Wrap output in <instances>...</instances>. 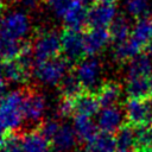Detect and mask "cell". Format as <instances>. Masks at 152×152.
<instances>
[{
	"instance_id": "1",
	"label": "cell",
	"mask_w": 152,
	"mask_h": 152,
	"mask_svg": "<svg viewBox=\"0 0 152 152\" xmlns=\"http://www.w3.org/2000/svg\"><path fill=\"white\" fill-rule=\"evenodd\" d=\"M25 94L21 90L10 91L0 103V131L4 133H13L18 129L23 121V102Z\"/></svg>"
},
{
	"instance_id": "2",
	"label": "cell",
	"mask_w": 152,
	"mask_h": 152,
	"mask_svg": "<svg viewBox=\"0 0 152 152\" xmlns=\"http://www.w3.org/2000/svg\"><path fill=\"white\" fill-rule=\"evenodd\" d=\"M68 61L62 57H56L44 62L36 63L33 74L39 82L48 86L61 84L63 78L68 75Z\"/></svg>"
},
{
	"instance_id": "3",
	"label": "cell",
	"mask_w": 152,
	"mask_h": 152,
	"mask_svg": "<svg viewBox=\"0 0 152 152\" xmlns=\"http://www.w3.org/2000/svg\"><path fill=\"white\" fill-rule=\"evenodd\" d=\"M32 52L36 63L58 57L62 52L61 36L56 31L40 32L32 44Z\"/></svg>"
},
{
	"instance_id": "4",
	"label": "cell",
	"mask_w": 152,
	"mask_h": 152,
	"mask_svg": "<svg viewBox=\"0 0 152 152\" xmlns=\"http://www.w3.org/2000/svg\"><path fill=\"white\" fill-rule=\"evenodd\" d=\"M75 75L81 82L83 89H87L89 93H96L100 88V77H101V64L95 57H88L77 63L75 69Z\"/></svg>"
},
{
	"instance_id": "5",
	"label": "cell",
	"mask_w": 152,
	"mask_h": 152,
	"mask_svg": "<svg viewBox=\"0 0 152 152\" xmlns=\"http://www.w3.org/2000/svg\"><path fill=\"white\" fill-rule=\"evenodd\" d=\"M30 31V18L23 11H12L1 21V34L20 40L26 37ZM21 42V40H20Z\"/></svg>"
},
{
	"instance_id": "6",
	"label": "cell",
	"mask_w": 152,
	"mask_h": 152,
	"mask_svg": "<svg viewBox=\"0 0 152 152\" xmlns=\"http://www.w3.org/2000/svg\"><path fill=\"white\" fill-rule=\"evenodd\" d=\"M124 112L128 125L133 127L146 126L152 119V104L147 99H128Z\"/></svg>"
},
{
	"instance_id": "7",
	"label": "cell",
	"mask_w": 152,
	"mask_h": 152,
	"mask_svg": "<svg viewBox=\"0 0 152 152\" xmlns=\"http://www.w3.org/2000/svg\"><path fill=\"white\" fill-rule=\"evenodd\" d=\"M62 53L68 62H77L86 55L84 34L81 31L65 28L61 34Z\"/></svg>"
},
{
	"instance_id": "8",
	"label": "cell",
	"mask_w": 152,
	"mask_h": 152,
	"mask_svg": "<svg viewBox=\"0 0 152 152\" xmlns=\"http://www.w3.org/2000/svg\"><path fill=\"white\" fill-rule=\"evenodd\" d=\"M125 112L119 106L102 108L96 118V125L100 132L114 135L125 124Z\"/></svg>"
},
{
	"instance_id": "9",
	"label": "cell",
	"mask_w": 152,
	"mask_h": 152,
	"mask_svg": "<svg viewBox=\"0 0 152 152\" xmlns=\"http://www.w3.org/2000/svg\"><path fill=\"white\" fill-rule=\"evenodd\" d=\"M46 112V100L38 91H28L25 94L23 102L24 120L30 124H42Z\"/></svg>"
},
{
	"instance_id": "10",
	"label": "cell",
	"mask_w": 152,
	"mask_h": 152,
	"mask_svg": "<svg viewBox=\"0 0 152 152\" xmlns=\"http://www.w3.org/2000/svg\"><path fill=\"white\" fill-rule=\"evenodd\" d=\"M78 141L80 140L74 131L72 125L62 124L57 133L50 140V144L56 152H76Z\"/></svg>"
},
{
	"instance_id": "11",
	"label": "cell",
	"mask_w": 152,
	"mask_h": 152,
	"mask_svg": "<svg viewBox=\"0 0 152 152\" xmlns=\"http://www.w3.org/2000/svg\"><path fill=\"white\" fill-rule=\"evenodd\" d=\"M116 18V7L113 4H95L88 12V24L94 28H107Z\"/></svg>"
},
{
	"instance_id": "12",
	"label": "cell",
	"mask_w": 152,
	"mask_h": 152,
	"mask_svg": "<svg viewBox=\"0 0 152 152\" xmlns=\"http://www.w3.org/2000/svg\"><path fill=\"white\" fill-rule=\"evenodd\" d=\"M88 12L89 10H87L86 5H83L78 0H72L69 10L63 17L66 28L81 31L86 26V24H88Z\"/></svg>"
},
{
	"instance_id": "13",
	"label": "cell",
	"mask_w": 152,
	"mask_h": 152,
	"mask_svg": "<svg viewBox=\"0 0 152 152\" xmlns=\"http://www.w3.org/2000/svg\"><path fill=\"white\" fill-rule=\"evenodd\" d=\"M110 36L108 28H94L90 27L89 31L84 33V48L86 55L94 56L99 53L109 42Z\"/></svg>"
},
{
	"instance_id": "14",
	"label": "cell",
	"mask_w": 152,
	"mask_h": 152,
	"mask_svg": "<svg viewBox=\"0 0 152 152\" xmlns=\"http://www.w3.org/2000/svg\"><path fill=\"white\" fill-rule=\"evenodd\" d=\"M121 86L118 82L108 81L100 86V88L96 90L95 95L99 100V103L102 108L106 107H113L118 106V102L121 97Z\"/></svg>"
},
{
	"instance_id": "15",
	"label": "cell",
	"mask_w": 152,
	"mask_h": 152,
	"mask_svg": "<svg viewBox=\"0 0 152 152\" xmlns=\"http://www.w3.org/2000/svg\"><path fill=\"white\" fill-rule=\"evenodd\" d=\"M75 106V115H83L88 118H93L99 114L100 103L94 93H82L74 100Z\"/></svg>"
},
{
	"instance_id": "16",
	"label": "cell",
	"mask_w": 152,
	"mask_h": 152,
	"mask_svg": "<svg viewBox=\"0 0 152 152\" xmlns=\"http://www.w3.org/2000/svg\"><path fill=\"white\" fill-rule=\"evenodd\" d=\"M72 127L78 140L84 141L86 144L89 142L91 139H94L99 133L96 122H94L91 118L83 115H74Z\"/></svg>"
},
{
	"instance_id": "17",
	"label": "cell",
	"mask_w": 152,
	"mask_h": 152,
	"mask_svg": "<svg viewBox=\"0 0 152 152\" xmlns=\"http://www.w3.org/2000/svg\"><path fill=\"white\" fill-rule=\"evenodd\" d=\"M152 74V59L146 53L138 55L129 61L127 78H150Z\"/></svg>"
},
{
	"instance_id": "18",
	"label": "cell",
	"mask_w": 152,
	"mask_h": 152,
	"mask_svg": "<svg viewBox=\"0 0 152 152\" xmlns=\"http://www.w3.org/2000/svg\"><path fill=\"white\" fill-rule=\"evenodd\" d=\"M21 138L23 152H50L51 144L38 128L27 131Z\"/></svg>"
},
{
	"instance_id": "19",
	"label": "cell",
	"mask_w": 152,
	"mask_h": 152,
	"mask_svg": "<svg viewBox=\"0 0 152 152\" xmlns=\"http://www.w3.org/2000/svg\"><path fill=\"white\" fill-rule=\"evenodd\" d=\"M31 72H33V70H31L27 66H25L18 58L13 59V61L4 62L2 74L5 76V78L7 81H10V82L23 83L30 77Z\"/></svg>"
},
{
	"instance_id": "20",
	"label": "cell",
	"mask_w": 152,
	"mask_h": 152,
	"mask_svg": "<svg viewBox=\"0 0 152 152\" xmlns=\"http://www.w3.org/2000/svg\"><path fill=\"white\" fill-rule=\"evenodd\" d=\"M131 38L144 50V48L152 42V18L146 17L138 19L132 28Z\"/></svg>"
},
{
	"instance_id": "21",
	"label": "cell",
	"mask_w": 152,
	"mask_h": 152,
	"mask_svg": "<svg viewBox=\"0 0 152 152\" xmlns=\"http://www.w3.org/2000/svg\"><path fill=\"white\" fill-rule=\"evenodd\" d=\"M115 138L112 134L99 132L97 135L86 144L84 152H116Z\"/></svg>"
},
{
	"instance_id": "22",
	"label": "cell",
	"mask_w": 152,
	"mask_h": 152,
	"mask_svg": "<svg viewBox=\"0 0 152 152\" xmlns=\"http://www.w3.org/2000/svg\"><path fill=\"white\" fill-rule=\"evenodd\" d=\"M110 39L115 43H122L126 42L127 39H129V34H131V24L128 21V19L124 15H118L113 23L109 25L108 28Z\"/></svg>"
},
{
	"instance_id": "23",
	"label": "cell",
	"mask_w": 152,
	"mask_h": 152,
	"mask_svg": "<svg viewBox=\"0 0 152 152\" xmlns=\"http://www.w3.org/2000/svg\"><path fill=\"white\" fill-rule=\"evenodd\" d=\"M25 42L11 39L0 33V59L4 62L13 61L19 57Z\"/></svg>"
},
{
	"instance_id": "24",
	"label": "cell",
	"mask_w": 152,
	"mask_h": 152,
	"mask_svg": "<svg viewBox=\"0 0 152 152\" xmlns=\"http://www.w3.org/2000/svg\"><path fill=\"white\" fill-rule=\"evenodd\" d=\"M125 89L129 99H147L151 95L150 78H127Z\"/></svg>"
},
{
	"instance_id": "25",
	"label": "cell",
	"mask_w": 152,
	"mask_h": 152,
	"mask_svg": "<svg viewBox=\"0 0 152 152\" xmlns=\"http://www.w3.org/2000/svg\"><path fill=\"white\" fill-rule=\"evenodd\" d=\"M140 51H141V48L132 38H129L126 42L115 44L113 50V57L118 62H126L140 55Z\"/></svg>"
},
{
	"instance_id": "26",
	"label": "cell",
	"mask_w": 152,
	"mask_h": 152,
	"mask_svg": "<svg viewBox=\"0 0 152 152\" xmlns=\"http://www.w3.org/2000/svg\"><path fill=\"white\" fill-rule=\"evenodd\" d=\"M118 151H128L135 148V129L131 125H124L114 135Z\"/></svg>"
},
{
	"instance_id": "27",
	"label": "cell",
	"mask_w": 152,
	"mask_h": 152,
	"mask_svg": "<svg viewBox=\"0 0 152 152\" xmlns=\"http://www.w3.org/2000/svg\"><path fill=\"white\" fill-rule=\"evenodd\" d=\"M59 90L63 99L75 100L83 93V87L75 74H68L59 84Z\"/></svg>"
},
{
	"instance_id": "28",
	"label": "cell",
	"mask_w": 152,
	"mask_h": 152,
	"mask_svg": "<svg viewBox=\"0 0 152 152\" xmlns=\"http://www.w3.org/2000/svg\"><path fill=\"white\" fill-rule=\"evenodd\" d=\"M122 5L131 17L138 19L148 17L152 8L151 0H122Z\"/></svg>"
},
{
	"instance_id": "29",
	"label": "cell",
	"mask_w": 152,
	"mask_h": 152,
	"mask_svg": "<svg viewBox=\"0 0 152 152\" xmlns=\"http://www.w3.org/2000/svg\"><path fill=\"white\" fill-rule=\"evenodd\" d=\"M135 129V150L152 148V131L151 127L140 126L134 127Z\"/></svg>"
},
{
	"instance_id": "30",
	"label": "cell",
	"mask_w": 152,
	"mask_h": 152,
	"mask_svg": "<svg viewBox=\"0 0 152 152\" xmlns=\"http://www.w3.org/2000/svg\"><path fill=\"white\" fill-rule=\"evenodd\" d=\"M1 152H23V138L17 133H6Z\"/></svg>"
},
{
	"instance_id": "31",
	"label": "cell",
	"mask_w": 152,
	"mask_h": 152,
	"mask_svg": "<svg viewBox=\"0 0 152 152\" xmlns=\"http://www.w3.org/2000/svg\"><path fill=\"white\" fill-rule=\"evenodd\" d=\"M61 125H62V122L58 119H56V118H49V119L44 120L40 124V126H39L38 129L50 141L53 138V135L57 133V131L59 129Z\"/></svg>"
},
{
	"instance_id": "32",
	"label": "cell",
	"mask_w": 152,
	"mask_h": 152,
	"mask_svg": "<svg viewBox=\"0 0 152 152\" xmlns=\"http://www.w3.org/2000/svg\"><path fill=\"white\" fill-rule=\"evenodd\" d=\"M48 6L50 7V10L57 15L63 18L64 14L66 13V11L69 10L72 0H45Z\"/></svg>"
},
{
	"instance_id": "33",
	"label": "cell",
	"mask_w": 152,
	"mask_h": 152,
	"mask_svg": "<svg viewBox=\"0 0 152 152\" xmlns=\"http://www.w3.org/2000/svg\"><path fill=\"white\" fill-rule=\"evenodd\" d=\"M75 115V106L74 100L70 99H62L58 104V115L62 118H68L70 115Z\"/></svg>"
},
{
	"instance_id": "34",
	"label": "cell",
	"mask_w": 152,
	"mask_h": 152,
	"mask_svg": "<svg viewBox=\"0 0 152 152\" xmlns=\"http://www.w3.org/2000/svg\"><path fill=\"white\" fill-rule=\"evenodd\" d=\"M43 1L44 0H20V4L25 10L33 11V10H37Z\"/></svg>"
},
{
	"instance_id": "35",
	"label": "cell",
	"mask_w": 152,
	"mask_h": 152,
	"mask_svg": "<svg viewBox=\"0 0 152 152\" xmlns=\"http://www.w3.org/2000/svg\"><path fill=\"white\" fill-rule=\"evenodd\" d=\"M6 95H7L6 94V83L2 78H0V103H1V101L4 100V97Z\"/></svg>"
},
{
	"instance_id": "36",
	"label": "cell",
	"mask_w": 152,
	"mask_h": 152,
	"mask_svg": "<svg viewBox=\"0 0 152 152\" xmlns=\"http://www.w3.org/2000/svg\"><path fill=\"white\" fill-rule=\"evenodd\" d=\"M144 53H146L147 56H150V57H152V42L150 43V44H147L145 48H144Z\"/></svg>"
},
{
	"instance_id": "37",
	"label": "cell",
	"mask_w": 152,
	"mask_h": 152,
	"mask_svg": "<svg viewBox=\"0 0 152 152\" xmlns=\"http://www.w3.org/2000/svg\"><path fill=\"white\" fill-rule=\"evenodd\" d=\"M5 135H6V133H4L2 131H0V152H1V150H2V145H4Z\"/></svg>"
},
{
	"instance_id": "38",
	"label": "cell",
	"mask_w": 152,
	"mask_h": 152,
	"mask_svg": "<svg viewBox=\"0 0 152 152\" xmlns=\"http://www.w3.org/2000/svg\"><path fill=\"white\" fill-rule=\"evenodd\" d=\"M97 1V4H114V1L116 0H95Z\"/></svg>"
},
{
	"instance_id": "39",
	"label": "cell",
	"mask_w": 152,
	"mask_h": 152,
	"mask_svg": "<svg viewBox=\"0 0 152 152\" xmlns=\"http://www.w3.org/2000/svg\"><path fill=\"white\" fill-rule=\"evenodd\" d=\"M78 1H80V2H82L83 5L88 6V5H89V4H91V2L94 1V0H78Z\"/></svg>"
},
{
	"instance_id": "40",
	"label": "cell",
	"mask_w": 152,
	"mask_h": 152,
	"mask_svg": "<svg viewBox=\"0 0 152 152\" xmlns=\"http://www.w3.org/2000/svg\"><path fill=\"white\" fill-rule=\"evenodd\" d=\"M135 152H152V148H147V150H135Z\"/></svg>"
},
{
	"instance_id": "41",
	"label": "cell",
	"mask_w": 152,
	"mask_h": 152,
	"mask_svg": "<svg viewBox=\"0 0 152 152\" xmlns=\"http://www.w3.org/2000/svg\"><path fill=\"white\" fill-rule=\"evenodd\" d=\"M150 90H151V95H152V74L150 76Z\"/></svg>"
},
{
	"instance_id": "42",
	"label": "cell",
	"mask_w": 152,
	"mask_h": 152,
	"mask_svg": "<svg viewBox=\"0 0 152 152\" xmlns=\"http://www.w3.org/2000/svg\"><path fill=\"white\" fill-rule=\"evenodd\" d=\"M2 8H4V0H0V13H1Z\"/></svg>"
},
{
	"instance_id": "43",
	"label": "cell",
	"mask_w": 152,
	"mask_h": 152,
	"mask_svg": "<svg viewBox=\"0 0 152 152\" xmlns=\"http://www.w3.org/2000/svg\"><path fill=\"white\" fill-rule=\"evenodd\" d=\"M2 68H4V64H1V59H0V75L2 74ZM1 78V77H0Z\"/></svg>"
},
{
	"instance_id": "44",
	"label": "cell",
	"mask_w": 152,
	"mask_h": 152,
	"mask_svg": "<svg viewBox=\"0 0 152 152\" xmlns=\"http://www.w3.org/2000/svg\"><path fill=\"white\" fill-rule=\"evenodd\" d=\"M116 152H128V151H116Z\"/></svg>"
},
{
	"instance_id": "45",
	"label": "cell",
	"mask_w": 152,
	"mask_h": 152,
	"mask_svg": "<svg viewBox=\"0 0 152 152\" xmlns=\"http://www.w3.org/2000/svg\"><path fill=\"white\" fill-rule=\"evenodd\" d=\"M150 127H151V131H152V124H151V126H150Z\"/></svg>"
},
{
	"instance_id": "46",
	"label": "cell",
	"mask_w": 152,
	"mask_h": 152,
	"mask_svg": "<svg viewBox=\"0 0 152 152\" xmlns=\"http://www.w3.org/2000/svg\"><path fill=\"white\" fill-rule=\"evenodd\" d=\"M0 28H1V23H0Z\"/></svg>"
}]
</instances>
